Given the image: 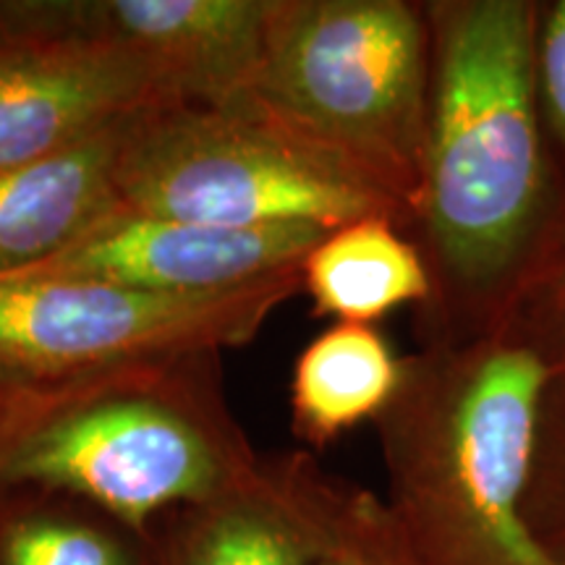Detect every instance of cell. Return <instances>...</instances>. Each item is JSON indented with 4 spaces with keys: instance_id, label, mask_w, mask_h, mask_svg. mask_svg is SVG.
I'll return each mask as SVG.
<instances>
[{
    "instance_id": "cell-1",
    "label": "cell",
    "mask_w": 565,
    "mask_h": 565,
    "mask_svg": "<svg viewBox=\"0 0 565 565\" xmlns=\"http://www.w3.org/2000/svg\"><path fill=\"white\" fill-rule=\"evenodd\" d=\"M545 359L524 343H440L380 416L387 511L416 565H565L529 524Z\"/></svg>"
},
{
    "instance_id": "cell-2",
    "label": "cell",
    "mask_w": 565,
    "mask_h": 565,
    "mask_svg": "<svg viewBox=\"0 0 565 565\" xmlns=\"http://www.w3.org/2000/svg\"><path fill=\"white\" fill-rule=\"evenodd\" d=\"M429 113L416 221L440 291H492L545 200L536 24L519 0L429 3Z\"/></svg>"
},
{
    "instance_id": "cell-3",
    "label": "cell",
    "mask_w": 565,
    "mask_h": 565,
    "mask_svg": "<svg viewBox=\"0 0 565 565\" xmlns=\"http://www.w3.org/2000/svg\"><path fill=\"white\" fill-rule=\"evenodd\" d=\"M259 463L225 401L221 353L207 351L47 383L0 450V487L71 494L152 536Z\"/></svg>"
},
{
    "instance_id": "cell-4",
    "label": "cell",
    "mask_w": 565,
    "mask_h": 565,
    "mask_svg": "<svg viewBox=\"0 0 565 565\" xmlns=\"http://www.w3.org/2000/svg\"><path fill=\"white\" fill-rule=\"evenodd\" d=\"M429 66V21L419 6L270 0L249 97L416 217Z\"/></svg>"
},
{
    "instance_id": "cell-5",
    "label": "cell",
    "mask_w": 565,
    "mask_h": 565,
    "mask_svg": "<svg viewBox=\"0 0 565 565\" xmlns=\"http://www.w3.org/2000/svg\"><path fill=\"white\" fill-rule=\"evenodd\" d=\"M121 207L223 228L406 217L335 154L270 116L249 95L225 108L160 103L121 126Z\"/></svg>"
},
{
    "instance_id": "cell-6",
    "label": "cell",
    "mask_w": 565,
    "mask_h": 565,
    "mask_svg": "<svg viewBox=\"0 0 565 565\" xmlns=\"http://www.w3.org/2000/svg\"><path fill=\"white\" fill-rule=\"evenodd\" d=\"M301 265L204 296L63 275L0 278V370L32 383H63L154 359L238 349L303 291Z\"/></svg>"
},
{
    "instance_id": "cell-7",
    "label": "cell",
    "mask_w": 565,
    "mask_h": 565,
    "mask_svg": "<svg viewBox=\"0 0 565 565\" xmlns=\"http://www.w3.org/2000/svg\"><path fill=\"white\" fill-rule=\"evenodd\" d=\"M270 0H24L0 3L11 38L108 45L152 74L166 103L244 100L265 53Z\"/></svg>"
},
{
    "instance_id": "cell-8",
    "label": "cell",
    "mask_w": 565,
    "mask_h": 565,
    "mask_svg": "<svg viewBox=\"0 0 565 565\" xmlns=\"http://www.w3.org/2000/svg\"><path fill=\"white\" fill-rule=\"evenodd\" d=\"M324 233L320 225L223 228L121 207L24 275L108 280L171 296L225 294L299 267Z\"/></svg>"
},
{
    "instance_id": "cell-9",
    "label": "cell",
    "mask_w": 565,
    "mask_h": 565,
    "mask_svg": "<svg viewBox=\"0 0 565 565\" xmlns=\"http://www.w3.org/2000/svg\"><path fill=\"white\" fill-rule=\"evenodd\" d=\"M345 492L307 454L270 458L233 490L166 515L152 532L158 565H320Z\"/></svg>"
},
{
    "instance_id": "cell-10",
    "label": "cell",
    "mask_w": 565,
    "mask_h": 565,
    "mask_svg": "<svg viewBox=\"0 0 565 565\" xmlns=\"http://www.w3.org/2000/svg\"><path fill=\"white\" fill-rule=\"evenodd\" d=\"M166 103L152 74L108 45L13 38L0 51V173L45 160Z\"/></svg>"
},
{
    "instance_id": "cell-11",
    "label": "cell",
    "mask_w": 565,
    "mask_h": 565,
    "mask_svg": "<svg viewBox=\"0 0 565 565\" xmlns=\"http://www.w3.org/2000/svg\"><path fill=\"white\" fill-rule=\"evenodd\" d=\"M126 118L68 150L0 173V278L51 263L121 210L116 160Z\"/></svg>"
},
{
    "instance_id": "cell-12",
    "label": "cell",
    "mask_w": 565,
    "mask_h": 565,
    "mask_svg": "<svg viewBox=\"0 0 565 565\" xmlns=\"http://www.w3.org/2000/svg\"><path fill=\"white\" fill-rule=\"evenodd\" d=\"M301 275L315 312L349 324H372L435 294L429 263L391 217H362L328 231L303 257Z\"/></svg>"
},
{
    "instance_id": "cell-13",
    "label": "cell",
    "mask_w": 565,
    "mask_h": 565,
    "mask_svg": "<svg viewBox=\"0 0 565 565\" xmlns=\"http://www.w3.org/2000/svg\"><path fill=\"white\" fill-rule=\"evenodd\" d=\"M404 366L372 324L328 328L294 364V435L324 448L359 424L380 419L401 391Z\"/></svg>"
},
{
    "instance_id": "cell-14",
    "label": "cell",
    "mask_w": 565,
    "mask_h": 565,
    "mask_svg": "<svg viewBox=\"0 0 565 565\" xmlns=\"http://www.w3.org/2000/svg\"><path fill=\"white\" fill-rule=\"evenodd\" d=\"M0 565H158V550L79 498L0 487Z\"/></svg>"
},
{
    "instance_id": "cell-15",
    "label": "cell",
    "mask_w": 565,
    "mask_h": 565,
    "mask_svg": "<svg viewBox=\"0 0 565 565\" xmlns=\"http://www.w3.org/2000/svg\"><path fill=\"white\" fill-rule=\"evenodd\" d=\"M320 565H416L383 500L349 487L335 542Z\"/></svg>"
},
{
    "instance_id": "cell-16",
    "label": "cell",
    "mask_w": 565,
    "mask_h": 565,
    "mask_svg": "<svg viewBox=\"0 0 565 565\" xmlns=\"http://www.w3.org/2000/svg\"><path fill=\"white\" fill-rule=\"evenodd\" d=\"M536 87L550 124L565 147V0L555 3L545 30L536 34Z\"/></svg>"
},
{
    "instance_id": "cell-17",
    "label": "cell",
    "mask_w": 565,
    "mask_h": 565,
    "mask_svg": "<svg viewBox=\"0 0 565 565\" xmlns=\"http://www.w3.org/2000/svg\"><path fill=\"white\" fill-rule=\"evenodd\" d=\"M45 385L47 383H32V380L0 370V450L34 412Z\"/></svg>"
},
{
    "instance_id": "cell-18",
    "label": "cell",
    "mask_w": 565,
    "mask_h": 565,
    "mask_svg": "<svg viewBox=\"0 0 565 565\" xmlns=\"http://www.w3.org/2000/svg\"><path fill=\"white\" fill-rule=\"evenodd\" d=\"M542 542H545L550 553L555 555L557 542L563 540V553L561 561L565 563V471L555 477L553 492H550V505H547V515H545V526L536 532Z\"/></svg>"
},
{
    "instance_id": "cell-19",
    "label": "cell",
    "mask_w": 565,
    "mask_h": 565,
    "mask_svg": "<svg viewBox=\"0 0 565 565\" xmlns=\"http://www.w3.org/2000/svg\"><path fill=\"white\" fill-rule=\"evenodd\" d=\"M13 42V38H11V32H9V26H6V21H3V17H0V51H3L6 45H11Z\"/></svg>"
}]
</instances>
